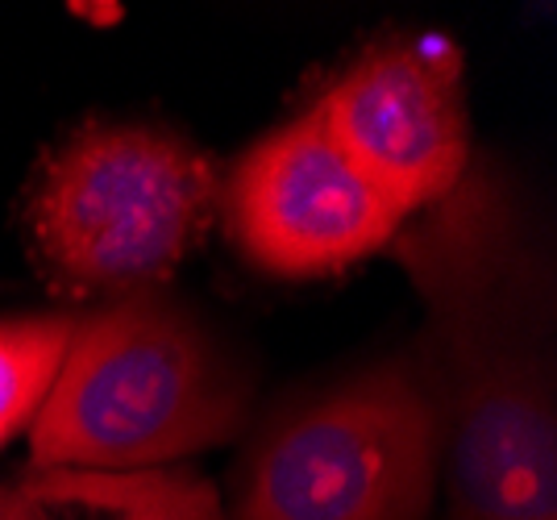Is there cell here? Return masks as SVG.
Returning a JSON list of instances; mask_svg holds the SVG:
<instances>
[{
  "mask_svg": "<svg viewBox=\"0 0 557 520\" xmlns=\"http://www.w3.org/2000/svg\"><path fill=\"white\" fill-rule=\"evenodd\" d=\"M395 237L429 312L412 358L442 421L454 520H557L549 284L511 191L470 163Z\"/></svg>",
  "mask_w": 557,
  "mask_h": 520,
  "instance_id": "1",
  "label": "cell"
},
{
  "mask_svg": "<svg viewBox=\"0 0 557 520\" xmlns=\"http://www.w3.org/2000/svg\"><path fill=\"white\" fill-rule=\"evenodd\" d=\"M246 383L180 305L154 287L79 321L29 433L34 471H154L221 446Z\"/></svg>",
  "mask_w": 557,
  "mask_h": 520,
  "instance_id": "2",
  "label": "cell"
},
{
  "mask_svg": "<svg viewBox=\"0 0 557 520\" xmlns=\"http://www.w3.org/2000/svg\"><path fill=\"white\" fill-rule=\"evenodd\" d=\"M212 166L141 121H92L42 166L29 225L47 267L79 292H146L175 271L209 213Z\"/></svg>",
  "mask_w": 557,
  "mask_h": 520,
  "instance_id": "3",
  "label": "cell"
},
{
  "mask_svg": "<svg viewBox=\"0 0 557 520\" xmlns=\"http://www.w3.org/2000/svg\"><path fill=\"white\" fill-rule=\"evenodd\" d=\"M442 421L417 358H392L283 417L258 446L237 520H424Z\"/></svg>",
  "mask_w": 557,
  "mask_h": 520,
  "instance_id": "4",
  "label": "cell"
},
{
  "mask_svg": "<svg viewBox=\"0 0 557 520\" xmlns=\"http://www.w3.org/2000/svg\"><path fill=\"white\" fill-rule=\"evenodd\" d=\"M312 109L404 221L437 209L470 171L462 54L445 38L362 50Z\"/></svg>",
  "mask_w": 557,
  "mask_h": 520,
  "instance_id": "5",
  "label": "cell"
},
{
  "mask_svg": "<svg viewBox=\"0 0 557 520\" xmlns=\"http://www.w3.org/2000/svg\"><path fill=\"white\" fill-rule=\"evenodd\" d=\"M225 216L237 250L278 280L346 271L404 230V216L349 163L317 109L271 129L237 159Z\"/></svg>",
  "mask_w": 557,
  "mask_h": 520,
  "instance_id": "6",
  "label": "cell"
},
{
  "mask_svg": "<svg viewBox=\"0 0 557 520\" xmlns=\"http://www.w3.org/2000/svg\"><path fill=\"white\" fill-rule=\"evenodd\" d=\"M25 499L104 512V520H225L216 492L191 471H34Z\"/></svg>",
  "mask_w": 557,
  "mask_h": 520,
  "instance_id": "7",
  "label": "cell"
},
{
  "mask_svg": "<svg viewBox=\"0 0 557 520\" xmlns=\"http://www.w3.org/2000/svg\"><path fill=\"white\" fill-rule=\"evenodd\" d=\"M71 330V317H0V446L42 408Z\"/></svg>",
  "mask_w": 557,
  "mask_h": 520,
  "instance_id": "8",
  "label": "cell"
},
{
  "mask_svg": "<svg viewBox=\"0 0 557 520\" xmlns=\"http://www.w3.org/2000/svg\"><path fill=\"white\" fill-rule=\"evenodd\" d=\"M0 520H47V512H38V504L25 499V492L0 487Z\"/></svg>",
  "mask_w": 557,
  "mask_h": 520,
  "instance_id": "9",
  "label": "cell"
}]
</instances>
